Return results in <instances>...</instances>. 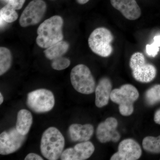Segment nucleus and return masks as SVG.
<instances>
[{
	"label": "nucleus",
	"instance_id": "f3484780",
	"mask_svg": "<svg viewBox=\"0 0 160 160\" xmlns=\"http://www.w3.org/2000/svg\"><path fill=\"white\" fill-rule=\"evenodd\" d=\"M69 48V43L62 40L46 49L44 51V54L47 59L52 60L62 57L67 52Z\"/></svg>",
	"mask_w": 160,
	"mask_h": 160
},
{
	"label": "nucleus",
	"instance_id": "bb28decb",
	"mask_svg": "<svg viewBox=\"0 0 160 160\" xmlns=\"http://www.w3.org/2000/svg\"><path fill=\"white\" fill-rule=\"evenodd\" d=\"M89 0H76L77 2L81 5H84L88 2Z\"/></svg>",
	"mask_w": 160,
	"mask_h": 160
},
{
	"label": "nucleus",
	"instance_id": "20e7f679",
	"mask_svg": "<svg viewBox=\"0 0 160 160\" xmlns=\"http://www.w3.org/2000/svg\"><path fill=\"white\" fill-rule=\"evenodd\" d=\"M113 40V35L109 29L105 27H98L89 35L88 45L95 54L102 57H108L113 52L111 45Z\"/></svg>",
	"mask_w": 160,
	"mask_h": 160
},
{
	"label": "nucleus",
	"instance_id": "dca6fc26",
	"mask_svg": "<svg viewBox=\"0 0 160 160\" xmlns=\"http://www.w3.org/2000/svg\"><path fill=\"white\" fill-rule=\"evenodd\" d=\"M31 112L27 109H21L18 112L16 128L23 135H26L30 130L32 123Z\"/></svg>",
	"mask_w": 160,
	"mask_h": 160
},
{
	"label": "nucleus",
	"instance_id": "6ab92c4d",
	"mask_svg": "<svg viewBox=\"0 0 160 160\" xmlns=\"http://www.w3.org/2000/svg\"><path fill=\"white\" fill-rule=\"evenodd\" d=\"M143 149L152 153H160V135L158 137L148 136L142 141Z\"/></svg>",
	"mask_w": 160,
	"mask_h": 160
},
{
	"label": "nucleus",
	"instance_id": "6e6552de",
	"mask_svg": "<svg viewBox=\"0 0 160 160\" xmlns=\"http://www.w3.org/2000/svg\"><path fill=\"white\" fill-rule=\"evenodd\" d=\"M47 6L43 0H32L23 11L20 18L19 24L22 27L38 24L46 13Z\"/></svg>",
	"mask_w": 160,
	"mask_h": 160
},
{
	"label": "nucleus",
	"instance_id": "7ed1b4c3",
	"mask_svg": "<svg viewBox=\"0 0 160 160\" xmlns=\"http://www.w3.org/2000/svg\"><path fill=\"white\" fill-rule=\"evenodd\" d=\"M139 96L135 87L130 84H125L120 89L112 91L110 99L113 102L119 105L120 113L124 116L131 115L134 110L133 103Z\"/></svg>",
	"mask_w": 160,
	"mask_h": 160
},
{
	"label": "nucleus",
	"instance_id": "a211bd4d",
	"mask_svg": "<svg viewBox=\"0 0 160 160\" xmlns=\"http://www.w3.org/2000/svg\"><path fill=\"white\" fill-rule=\"evenodd\" d=\"M11 52L7 48H0V75H2L8 71L12 64Z\"/></svg>",
	"mask_w": 160,
	"mask_h": 160
},
{
	"label": "nucleus",
	"instance_id": "4468645a",
	"mask_svg": "<svg viewBox=\"0 0 160 160\" xmlns=\"http://www.w3.org/2000/svg\"><path fill=\"white\" fill-rule=\"evenodd\" d=\"M112 89V84L109 78H101L95 88V104L98 108L108 105Z\"/></svg>",
	"mask_w": 160,
	"mask_h": 160
},
{
	"label": "nucleus",
	"instance_id": "1a4fd4ad",
	"mask_svg": "<svg viewBox=\"0 0 160 160\" xmlns=\"http://www.w3.org/2000/svg\"><path fill=\"white\" fill-rule=\"evenodd\" d=\"M26 139V135L19 133L16 127L3 132L0 135V154L13 153L22 147Z\"/></svg>",
	"mask_w": 160,
	"mask_h": 160
},
{
	"label": "nucleus",
	"instance_id": "5701e85b",
	"mask_svg": "<svg viewBox=\"0 0 160 160\" xmlns=\"http://www.w3.org/2000/svg\"><path fill=\"white\" fill-rule=\"evenodd\" d=\"M70 65V61L67 58L61 57L52 60L51 66L56 70H62L66 69Z\"/></svg>",
	"mask_w": 160,
	"mask_h": 160
},
{
	"label": "nucleus",
	"instance_id": "39448f33",
	"mask_svg": "<svg viewBox=\"0 0 160 160\" xmlns=\"http://www.w3.org/2000/svg\"><path fill=\"white\" fill-rule=\"evenodd\" d=\"M70 80L73 88L82 94H91L95 90L94 78L86 65L79 64L73 67L70 73Z\"/></svg>",
	"mask_w": 160,
	"mask_h": 160
},
{
	"label": "nucleus",
	"instance_id": "cd10ccee",
	"mask_svg": "<svg viewBox=\"0 0 160 160\" xmlns=\"http://www.w3.org/2000/svg\"><path fill=\"white\" fill-rule=\"evenodd\" d=\"M3 101H4V98L2 93H0V104L2 105V103H3Z\"/></svg>",
	"mask_w": 160,
	"mask_h": 160
},
{
	"label": "nucleus",
	"instance_id": "a878e982",
	"mask_svg": "<svg viewBox=\"0 0 160 160\" xmlns=\"http://www.w3.org/2000/svg\"><path fill=\"white\" fill-rule=\"evenodd\" d=\"M154 121L155 122L160 125V109L156 112L154 114Z\"/></svg>",
	"mask_w": 160,
	"mask_h": 160
},
{
	"label": "nucleus",
	"instance_id": "f257e3e1",
	"mask_svg": "<svg viewBox=\"0 0 160 160\" xmlns=\"http://www.w3.org/2000/svg\"><path fill=\"white\" fill-rule=\"evenodd\" d=\"M64 21L58 15L53 16L45 20L37 30L36 43L43 49H47L63 39L62 28Z\"/></svg>",
	"mask_w": 160,
	"mask_h": 160
},
{
	"label": "nucleus",
	"instance_id": "c85d7f7f",
	"mask_svg": "<svg viewBox=\"0 0 160 160\" xmlns=\"http://www.w3.org/2000/svg\"><path fill=\"white\" fill-rule=\"evenodd\" d=\"M5 1H6V2H7V0H5Z\"/></svg>",
	"mask_w": 160,
	"mask_h": 160
},
{
	"label": "nucleus",
	"instance_id": "f03ea898",
	"mask_svg": "<svg viewBox=\"0 0 160 160\" xmlns=\"http://www.w3.org/2000/svg\"><path fill=\"white\" fill-rule=\"evenodd\" d=\"M65 145V140L61 132L54 127H50L43 132L40 150L47 159L57 160L61 158Z\"/></svg>",
	"mask_w": 160,
	"mask_h": 160
},
{
	"label": "nucleus",
	"instance_id": "393cba45",
	"mask_svg": "<svg viewBox=\"0 0 160 160\" xmlns=\"http://www.w3.org/2000/svg\"><path fill=\"white\" fill-rule=\"evenodd\" d=\"M25 160H44L39 155L34 153H30L26 156Z\"/></svg>",
	"mask_w": 160,
	"mask_h": 160
},
{
	"label": "nucleus",
	"instance_id": "423d86ee",
	"mask_svg": "<svg viewBox=\"0 0 160 160\" xmlns=\"http://www.w3.org/2000/svg\"><path fill=\"white\" fill-rule=\"evenodd\" d=\"M129 66L132 70L133 78L138 82L149 83L154 79L157 69L152 64L146 62V58L142 52H136L131 56Z\"/></svg>",
	"mask_w": 160,
	"mask_h": 160
},
{
	"label": "nucleus",
	"instance_id": "412c9836",
	"mask_svg": "<svg viewBox=\"0 0 160 160\" xmlns=\"http://www.w3.org/2000/svg\"><path fill=\"white\" fill-rule=\"evenodd\" d=\"M145 98L149 105H154L160 102V85H156L146 92Z\"/></svg>",
	"mask_w": 160,
	"mask_h": 160
},
{
	"label": "nucleus",
	"instance_id": "aec40b11",
	"mask_svg": "<svg viewBox=\"0 0 160 160\" xmlns=\"http://www.w3.org/2000/svg\"><path fill=\"white\" fill-rule=\"evenodd\" d=\"M16 10L11 5L7 3L0 10L1 19L6 23L13 22L18 18V15Z\"/></svg>",
	"mask_w": 160,
	"mask_h": 160
},
{
	"label": "nucleus",
	"instance_id": "0eeeda50",
	"mask_svg": "<svg viewBox=\"0 0 160 160\" xmlns=\"http://www.w3.org/2000/svg\"><path fill=\"white\" fill-rule=\"evenodd\" d=\"M26 104L29 109L37 113L47 112L54 107V95L48 89H37L27 95Z\"/></svg>",
	"mask_w": 160,
	"mask_h": 160
},
{
	"label": "nucleus",
	"instance_id": "f8f14e48",
	"mask_svg": "<svg viewBox=\"0 0 160 160\" xmlns=\"http://www.w3.org/2000/svg\"><path fill=\"white\" fill-rule=\"evenodd\" d=\"M94 150V145L91 142H82L72 148L65 149L60 158L62 160H86L91 156Z\"/></svg>",
	"mask_w": 160,
	"mask_h": 160
},
{
	"label": "nucleus",
	"instance_id": "ddd939ff",
	"mask_svg": "<svg viewBox=\"0 0 160 160\" xmlns=\"http://www.w3.org/2000/svg\"><path fill=\"white\" fill-rule=\"evenodd\" d=\"M110 2L127 19L134 21L141 17V9L136 0H110Z\"/></svg>",
	"mask_w": 160,
	"mask_h": 160
},
{
	"label": "nucleus",
	"instance_id": "9b49d317",
	"mask_svg": "<svg viewBox=\"0 0 160 160\" xmlns=\"http://www.w3.org/2000/svg\"><path fill=\"white\" fill-rule=\"evenodd\" d=\"M117 120L114 118H107L104 122L99 124L97 129L96 136L99 142L105 143L112 142H116L121 138L119 132L117 130Z\"/></svg>",
	"mask_w": 160,
	"mask_h": 160
},
{
	"label": "nucleus",
	"instance_id": "2eb2a0df",
	"mask_svg": "<svg viewBox=\"0 0 160 160\" xmlns=\"http://www.w3.org/2000/svg\"><path fill=\"white\" fill-rule=\"evenodd\" d=\"M94 132L93 126L87 124L82 125L72 124L69 128V134L72 142H84L90 139Z\"/></svg>",
	"mask_w": 160,
	"mask_h": 160
},
{
	"label": "nucleus",
	"instance_id": "b1692460",
	"mask_svg": "<svg viewBox=\"0 0 160 160\" xmlns=\"http://www.w3.org/2000/svg\"><path fill=\"white\" fill-rule=\"evenodd\" d=\"M26 0H7V3L11 5L16 10L22 9Z\"/></svg>",
	"mask_w": 160,
	"mask_h": 160
},
{
	"label": "nucleus",
	"instance_id": "4be33fe9",
	"mask_svg": "<svg viewBox=\"0 0 160 160\" xmlns=\"http://www.w3.org/2000/svg\"><path fill=\"white\" fill-rule=\"evenodd\" d=\"M160 35L155 36L153 38L152 44L146 46V52L147 54L151 57L155 58L157 55L160 50Z\"/></svg>",
	"mask_w": 160,
	"mask_h": 160
},
{
	"label": "nucleus",
	"instance_id": "9d476101",
	"mask_svg": "<svg viewBox=\"0 0 160 160\" xmlns=\"http://www.w3.org/2000/svg\"><path fill=\"white\" fill-rule=\"evenodd\" d=\"M118 151L110 158L111 160H137L141 157L142 150L139 144L132 139H126L119 144Z\"/></svg>",
	"mask_w": 160,
	"mask_h": 160
}]
</instances>
